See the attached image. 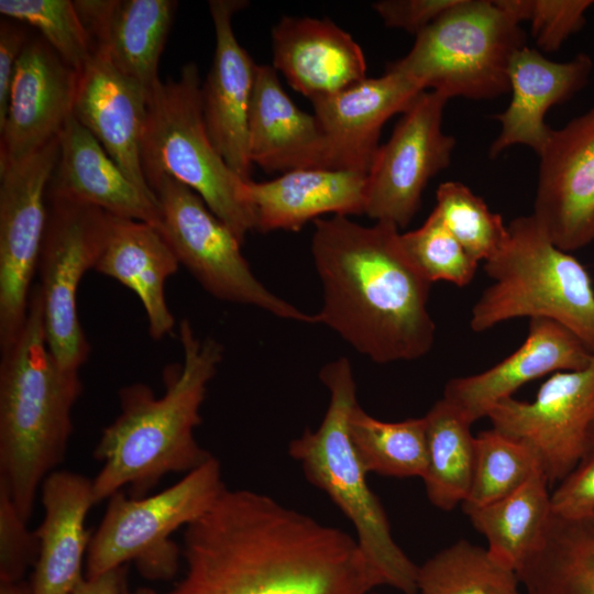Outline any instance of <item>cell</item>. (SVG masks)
Here are the masks:
<instances>
[{
    "mask_svg": "<svg viewBox=\"0 0 594 594\" xmlns=\"http://www.w3.org/2000/svg\"><path fill=\"white\" fill-rule=\"evenodd\" d=\"M166 594H367L383 585L356 539L268 495L226 488L186 526Z\"/></svg>",
    "mask_w": 594,
    "mask_h": 594,
    "instance_id": "cell-1",
    "label": "cell"
},
{
    "mask_svg": "<svg viewBox=\"0 0 594 594\" xmlns=\"http://www.w3.org/2000/svg\"><path fill=\"white\" fill-rule=\"evenodd\" d=\"M314 222L311 254L322 285L317 323L376 363L428 354L436 338L428 309L432 284L405 254L399 229L362 226L346 216Z\"/></svg>",
    "mask_w": 594,
    "mask_h": 594,
    "instance_id": "cell-2",
    "label": "cell"
},
{
    "mask_svg": "<svg viewBox=\"0 0 594 594\" xmlns=\"http://www.w3.org/2000/svg\"><path fill=\"white\" fill-rule=\"evenodd\" d=\"M184 361L165 373V393L156 396L145 384L119 392L120 414L99 438L94 455L102 466L92 480L95 504L129 487L144 497L168 473H189L212 455L195 439L208 384L223 358L215 339L200 340L190 322L179 323Z\"/></svg>",
    "mask_w": 594,
    "mask_h": 594,
    "instance_id": "cell-3",
    "label": "cell"
},
{
    "mask_svg": "<svg viewBox=\"0 0 594 594\" xmlns=\"http://www.w3.org/2000/svg\"><path fill=\"white\" fill-rule=\"evenodd\" d=\"M0 351V484L29 521L40 486L65 457L82 383L47 345L36 286L23 328Z\"/></svg>",
    "mask_w": 594,
    "mask_h": 594,
    "instance_id": "cell-4",
    "label": "cell"
},
{
    "mask_svg": "<svg viewBox=\"0 0 594 594\" xmlns=\"http://www.w3.org/2000/svg\"><path fill=\"white\" fill-rule=\"evenodd\" d=\"M319 377L330 396L326 415L316 430L307 428L289 443V455L352 522L359 548L383 584L418 594V566L393 539L385 510L351 443L349 417L358 403L351 363L341 356L326 364Z\"/></svg>",
    "mask_w": 594,
    "mask_h": 594,
    "instance_id": "cell-5",
    "label": "cell"
},
{
    "mask_svg": "<svg viewBox=\"0 0 594 594\" xmlns=\"http://www.w3.org/2000/svg\"><path fill=\"white\" fill-rule=\"evenodd\" d=\"M484 268L492 284L472 307L474 332L517 318L547 319L569 329L594 351L591 275L571 252L552 242L532 213L512 220L506 242Z\"/></svg>",
    "mask_w": 594,
    "mask_h": 594,
    "instance_id": "cell-6",
    "label": "cell"
},
{
    "mask_svg": "<svg viewBox=\"0 0 594 594\" xmlns=\"http://www.w3.org/2000/svg\"><path fill=\"white\" fill-rule=\"evenodd\" d=\"M141 160L148 186L164 175L186 185L242 244L255 230L243 195L246 180L227 165L207 132L196 64H186L178 78L160 80L150 92Z\"/></svg>",
    "mask_w": 594,
    "mask_h": 594,
    "instance_id": "cell-7",
    "label": "cell"
},
{
    "mask_svg": "<svg viewBox=\"0 0 594 594\" xmlns=\"http://www.w3.org/2000/svg\"><path fill=\"white\" fill-rule=\"evenodd\" d=\"M526 34L495 0H459L387 66L448 99L488 100L509 91V67Z\"/></svg>",
    "mask_w": 594,
    "mask_h": 594,
    "instance_id": "cell-8",
    "label": "cell"
},
{
    "mask_svg": "<svg viewBox=\"0 0 594 594\" xmlns=\"http://www.w3.org/2000/svg\"><path fill=\"white\" fill-rule=\"evenodd\" d=\"M226 488L220 463L211 457L155 495L132 498L114 493L90 539L86 578L134 561L144 578L169 580L179 559V548L169 536L205 515Z\"/></svg>",
    "mask_w": 594,
    "mask_h": 594,
    "instance_id": "cell-9",
    "label": "cell"
},
{
    "mask_svg": "<svg viewBox=\"0 0 594 594\" xmlns=\"http://www.w3.org/2000/svg\"><path fill=\"white\" fill-rule=\"evenodd\" d=\"M156 196L158 231L179 264L213 297L254 306L283 319L317 323L316 315L301 311L270 292L253 274L232 230L180 182L161 176L150 185Z\"/></svg>",
    "mask_w": 594,
    "mask_h": 594,
    "instance_id": "cell-10",
    "label": "cell"
},
{
    "mask_svg": "<svg viewBox=\"0 0 594 594\" xmlns=\"http://www.w3.org/2000/svg\"><path fill=\"white\" fill-rule=\"evenodd\" d=\"M112 215L105 210L47 197V220L40 251L36 285L47 345L59 365L78 372L90 344L80 324L77 292L106 245Z\"/></svg>",
    "mask_w": 594,
    "mask_h": 594,
    "instance_id": "cell-11",
    "label": "cell"
},
{
    "mask_svg": "<svg viewBox=\"0 0 594 594\" xmlns=\"http://www.w3.org/2000/svg\"><path fill=\"white\" fill-rule=\"evenodd\" d=\"M58 138L0 165V350L23 328L47 220V187Z\"/></svg>",
    "mask_w": 594,
    "mask_h": 594,
    "instance_id": "cell-12",
    "label": "cell"
},
{
    "mask_svg": "<svg viewBox=\"0 0 594 594\" xmlns=\"http://www.w3.org/2000/svg\"><path fill=\"white\" fill-rule=\"evenodd\" d=\"M448 101L440 92L424 91L380 145L366 175L364 207L375 222L405 228L419 210L428 182L449 166L455 139L442 130Z\"/></svg>",
    "mask_w": 594,
    "mask_h": 594,
    "instance_id": "cell-13",
    "label": "cell"
},
{
    "mask_svg": "<svg viewBox=\"0 0 594 594\" xmlns=\"http://www.w3.org/2000/svg\"><path fill=\"white\" fill-rule=\"evenodd\" d=\"M487 418L492 428L536 452L549 485L560 482L587 451L594 420V351L585 367L548 376L532 400L506 398Z\"/></svg>",
    "mask_w": 594,
    "mask_h": 594,
    "instance_id": "cell-14",
    "label": "cell"
},
{
    "mask_svg": "<svg viewBox=\"0 0 594 594\" xmlns=\"http://www.w3.org/2000/svg\"><path fill=\"white\" fill-rule=\"evenodd\" d=\"M538 156L532 216L572 253L594 241V108L552 129Z\"/></svg>",
    "mask_w": 594,
    "mask_h": 594,
    "instance_id": "cell-15",
    "label": "cell"
},
{
    "mask_svg": "<svg viewBox=\"0 0 594 594\" xmlns=\"http://www.w3.org/2000/svg\"><path fill=\"white\" fill-rule=\"evenodd\" d=\"M78 72L42 38H30L14 73L0 129V165L26 157L58 138L73 117Z\"/></svg>",
    "mask_w": 594,
    "mask_h": 594,
    "instance_id": "cell-16",
    "label": "cell"
},
{
    "mask_svg": "<svg viewBox=\"0 0 594 594\" xmlns=\"http://www.w3.org/2000/svg\"><path fill=\"white\" fill-rule=\"evenodd\" d=\"M246 2H208L215 28V54L201 85V105L207 132L227 165L242 179L251 180L248 150L249 114L257 65L238 42L232 16Z\"/></svg>",
    "mask_w": 594,
    "mask_h": 594,
    "instance_id": "cell-17",
    "label": "cell"
},
{
    "mask_svg": "<svg viewBox=\"0 0 594 594\" xmlns=\"http://www.w3.org/2000/svg\"><path fill=\"white\" fill-rule=\"evenodd\" d=\"M592 356L593 351L562 324L532 319L519 348L481 373L451 378L442 397L473 424L487 417L495 405L513 397L522 385L558 372L583 369Z\"/></svg>",
    "mask_w": 594,
    "mask_h": 594,
    "instance_id": "cell-18",
    "label": "cell"
},
{
    "mask_svg": "<svg viewBox=\"0 0 594 594\" xmlns=\"http://www.w3.org/2000/svg\"><path fill=\"white\" fill-rule=\"evenodd\" d=\"M426 91L406 75L387 69L333 95L311 101L327 140L332 167L366 173L378 150L383 125L404 113Z\"/></svg>",
    "mask_w": 594,
    "mask_h": 594,
    "instance_id": "cell-19",
    "label": "cell"
},
{
    "mask_svg": "<svg viewBox=\"0 0 594 594\" xmlns=\"http://www.w3.org/2000/svg\"><path fill=\"white\" fill-rule=\"evenodd\" d=\"M150 92L100 54L78 73L73 116L101 144L125 175L146 195L141 160Z\"/></svg>",
    "mask_w": 594,
    "mask_h": 594,
    "instance_id": "cell-20",
    "label": "cell"
},
{
    "mask_svg": "<svg viewBox=\"0 0 594 594\" xmlns=\"http://www.w3.org/2000/svg\"><path fill=\"white\" fill-rule=\"evenodd\" d=\"M94 54L109 59L148 92L161 80L158 62L178 2L174 0H75Z\"/></svg>",
    "mask_w": 594,
    "mask_h": 594,
    "instance_id": "cell-21",
    "label": "cell"
},
{
    "mask_svg": "<svg viewBox=\"0 0 594 594\" xmlns=\"http://www.w3.org/2000/svg\"><path fill=\"white\" fill-rule=\"evenodd\" d=\"M592 69L591 57L583 53L558 63L537 48L519 50L509 67V105L495 117L501 131L490 146V157L514 145L528 146L539 155L552 131L544 121L547 112L581 90Z\"/></svg>",
    "mask_w": 594,
    "mask_h": 594,
    "instance_id": "cell-22",
    "label": "cell"
},
{
    "mask_svg": "<svg viewBox=\"0 0 594 594\" xmlns=\"http://www.w3.org/2000/svg\"><path fill=\"white\" fill-rule=\"evenodd\" d=\"M273 67L310 101L366 78L354 38L330 20L284 16L272 30Z\"/></svg>",
    "mask_w": 594,
    "mask_h": 594,
    "instance_id": "cell-23",
    "label": "cell"
},
{
    "mask_svg": "<svg viewBox=\"0 0 594 594\" xmlns=\"http://www.w3.org/2000/svg\"><path fill=\"white\" fill-rule=\"evenodd\" d=\"M59 154L47 197L67 199L158 229L157 199L143 193L73 116L58 135Z\"/></svg>",
    "mask_w": 594,
    "mask_h": 594,
    "instance_id": "cell-24",
    "label": "cell"
},
{
    "mask_svg": "<svg viewBox=\"0 0 594 594\" xmlns=\"http://www.w3.org/2000/svg\"><path fill=\"white\" fill-rule=\"evenodd\" d=\"M366 175L351 169H295L268 182L246 180L243 195L256 231H298L323 215L364 213Z\"/></svg>",
    "mask_w": 594,
    "mask_h": 594,
    "instance_id": "cell-25",
    "label": "cell"
},
{
    "mask_svg": "<svg viewBox=\"0 0 594 594\" xmlns=\"http://www.w3.org/2000/svg\"><path fill=\"white\" fill-rule=\"evenodd\" d=\"M249 157L266 173L332 168L327 140L315 114L299 109L277 70L257 65L249 114Z\"/></svg>",
    "mask_w": 594,
    "mask_h": 594,
    "instance_id": "cell-26",
    "label": "cell"
},
{
    "mask_svg": "<svg viewBox=\"0 0 594 594\" xmlns=\"http://www.w3.org/2000/svg\"><path fill=\"white\" fill-rule=\"evenodd\" d=\"M44 518L34 531L37 557L31 579V594H70L82 575V561L91 537L85 527L95 505L92 480L70 472L54 471L41 486Z\"/></svg>",
    "mask_w": 594,
    "mask_h": 594,
    "instance_id": "cell-27",
    "label": "cell"
},
{
    "mask_svg": "<svg viewBox=\"0 0 594 594\" xmlns=\"http://www.w3.org/2000/svg\"><path fill=\"white\" fill-rule=\"evenodd\" d=\"M179 265L157 228L112 216L106 245L94 271L118 280L138 296L150 336L161 340L176 323L167 306L165 285Z\"/></svg>",
    "mask_w": 594,
    "mask_h": 594,
    "instance_id": "cell-28",
    "label": "cell"
},
{
    "mask_svg": "<svg viewBox=\"0 0 594 594\" xmlns=\"http://www.w3.org/2000/svg\"><path fill=\"white\" fill-rule=\"evenodd\" d=\"M549 482L539 469L512 494L480 507H462L487 540L491 556L515 571L539 548L552 515Z\"/></svg>",
    "mask_w": 594,
    "mask_h": 594,
    "instance_id": "cell-29",
    "label": "cell"
},
{
    "mask_svg": "<svg viewBox=\"0 0 594 594\" xmlns=\"http://www.w3.org/2000/svg\"><path fill=\"white\" fill-rule=\"evenodd\" d=\"M516 574L527 594H594V513L551 515L539 548Z\"/></svg>",
    "mask_w": 594,
    "mask_h": 594,
    "instance_id": "cell-30",
    "label": "cell"
},
{
    "mask_svg": "<svg viewBox=\"0 0 594 594\" xmlns=\"http://www.w3.org/2000/svg\"><path fill=\"white\" fill-rule=\"evenodd\" d=\"M426 420L428 466L424 476L430 503L452 510L469 494L473 462L472 424L443 397L424 416Z\"/></svg>",
    "mask_w": 594,
    "mask_h": 594,
    "instance_id": "cell-31",
    "label": "cell"
},
{
    "mask_svg": "<svg viewBox=\"0 0 594 594\" xmlns=\"http://www.w3.org/2000/svg\"><path fill=\"white\" fill-rule=\"evenodd\" d=\"M349 435L367 474L424 479L428 466L425 417L382 421L356 403L349 417Z\"/></svg>",
    "mask_w": 594,
    "mask_h": 594,
    "instance_id": "cell-32",
    "label": "cell"
},
{
    "mask_svg": "<svg viewBox=\"0 0 594 594\" xmlns=\"http://www.w3.org/2000/svg\"><path fill=\"white\" fill-rule=\"evenodd\" d=\"M515 571L487 549L459 540L418 566V594H519Z\"/></svg>",
    "mask_w": 594,
    "mask_h": 594,
    "instance_id": "cell-33",
    "label": "cell"
},
{
    "mask_svg": "<svg viewBox=\"0 0 594 594\" xmlns=\"http://www.w3.org/2000/svg\"><path fill=\"white\" fill-rule=\"evenodd\" d=\"M541 469L536 452L525 442L494 428L474 438L470 491L462 507H480L522 486Z\"/></svg>",
    "mask_w": 594,
    "mask_h": 594,
    "instance_id": "cell-34",
    "label": "cell"
},
{
    "mask_svg": "<svg viewBox=\"0 0 594 594\" xmlns=\"http://www.w3.org/2000/svg\"><path fill=\"white\" fill-rule=\"evenodd\" d=\"M433 210L469 255L477 263L492 258L508 237L503 217L466 185L449 180L436 190Z\"/></svg>",
    "mask_w": 594,
    "mask_h": 594,
    "instance_id": "cell-35",
    "label": "cell"
},
{
    "mask_svg": "<svg viewBox=\"0 0 594 594\" xmlns=\"http://www.w3.org/2000/svg\"><path fill=\"white\" fill-rule=\"evenodd\" d=\"M0 13L33 26L58 56L76 72L92 57V46L74 1L1 0Z\"/></svg>",
    "mask_w": 594,
    "mask_h": 594,
    "instance_id": "cell-36",
    "label": "cell"
},
{
    "mask_svg": "<svg viewBox=\"0 0 594 594\" xmlns=\"http://www.w3.org/2000/svg\"><path fill=\"white\" fill-rule=\"evenodd\" d=\"M399 240L409 261L431 284L447 282L464 287L476 274L479 263L469 255L435 210L419 228L400 233Z\"/></svg>",
    "mask_w": 594,
    "mask_h": 594,
    "instance_id": "cell-37",
    "label": "cell"
},
{
    "mask_svg": "<svg viewBox=\"0 0 594 594\" xmlns=\"http://www.w3.org/2000/svg\"><path fill=\"white\" fill-rule=\"evenodd\" d=\"M517 23L529 21L531 35L543 52L558 51L585 24L592 0H495Z\"/></svg>",
    "mask_w": 594,
    "mask_h": 594,
    "instance_id": "cell-38",
    "label": "cell"
},
{
    "mask_svg": "<svg viewBox=\"0 0 594 594\" xmlns=\"http://www.w3.org/2000/svg\"><path fill=\"white\" fill-rule=\"evenodd\" d=\"M0 484V583H15L37 557V539Z\"/></svg>",
    "mask_w": 594,
    "mask_h": 594,
    "instance_id": "cell-39",
    "label": "cell"
},
{
    "mask_svg": "<svg viewBox=\"0 0 594 594\" xmlns=\"http://www.w3.org/2000/svg\"><path fill=\"white\" fill-rule=\"evenodd\" d=\"M551 513L575 519L594 513V449H590L575 468L550 494Z\"/></svg>",
    "mask_w": 594,
    "mask_h": 594,
    "instance_id": "cell-40",
    "label": "cell"
},
{
    "mask_svg": "<svg viewBox=\"0 0 594 594\" xmlns=\"http://www.w3.org/2000/svg\"><path fill=\"white\" fill-rule=\"evenodd\" d=\"M459 0H382L372 4L388 28L419 34Z\"/></svg>",
    "mask_w": 594,
    "mask_h": 594,
    "instance_id": "cell-41",
    "label": "cell"
},
{
    "mask_svg": "<svg viewBox=\"0 0 594 594\" xmlns=\"http://www.w3.org/2000/svg\"><path fill=\"white\" fill-rule=\"evenodd\" d=\"M22 23L6 19L0 23V129L8 113L10 91L19 58L29 41Z\"/></svg>",
    "mask_w": 594,
    "mask_h": 594,
    "instance_id": "cell-42",
    "label": "cell"
},
{
    "mask_svg": "<svg viewBox=\"0 0 594 594\" xmlns=\"http://www.w3.org/2000/svg\"><path fill=\"white\" fill-rule=\"evenodd\" d=\"M127 590V565L124 564L92 578L84 576L70 594H125Z\"/></svg>",
    "mask_w": 594,
    "mask_h": 594,
    "instance_id": "cell-43",
    "label": "cell"
},
{
    "mask_svg": "<svg viewBox=\"0 0 594 594\" xmlns=\"http://www.w3.org/2000/svg\"><path fill=\"white\" fill-rule=\"evenodd\" d=\"M0 594H31L30 585L23 581L15 583H0Z\"/></svg>",
    "mask_w": 594,
    "mask_h": 594,
    "instance_id": "cell-44",
    "label": "cell"
},
{
    "mask_svg": "<svg viewBox=\"0 0 594 594\" xmlns=\"http://www.w3.org/2000/svg\"><path fill=\"white\" fill-rule=\"evenodd\" d=\"M594 449V420L591 425L587 439V450Z\"/></svg>",
    "mask_w": 594,
    "mask_h": 594,
    "instance_id": "cell-45",
    "label": "cell"
},
{
    "mask_svg": "<svg viewBox=\"0 0 594 594\" xmlns=\"http://www.w3.org/2000/svg\"><path fill=\"white\" fill-rule=\"evenodd\" d=\"M125 594H155L154 591L147 588V587H140L135 591H129V588L127 590Z\"/></svg>",
    "mask_w": 594,
    "mask_h": 594,
    "instance_id": "cell-46",
    "label": "cell"
},
{
    "mask_svg": "<svg viewBox=\"0 0 594 594\" xmlns=\"http://www.w3.org/2000/svg\"><path fill=\"white\" fill-rule=\"evenodd\" d=\"M367 594H377V593H372V592H370V593H367Z\"/></svg>",
    "mask_w": 594,
    "mask_h": 594,
    "instance_id": "cell-47",
    "label": "cell"
}]
</instances>
